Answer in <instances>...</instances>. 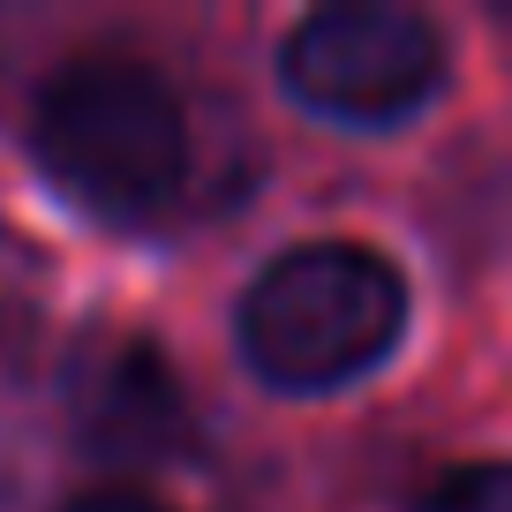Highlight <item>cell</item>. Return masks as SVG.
I'll use <instances>...</instances> for the list:
<instances>
[{"label": "cell", "instance_id": "6da1fadb", "mask_svg": "<svg viewBox=\"0 0 512 512\" xmlns=\"http://www.w3.org/2000/svg\"><path fill=\"white\" fill-rule=\"evenodd\" d=\"M407 272L369 241H294L234 302V354L264 392L324 400L377 377L407 339Z\"/></svg>", "mask_w": 512, "mask_h": 512}, {"label": "cell", "instance_id": "7a4b0ae2", "mask_svg": "<svg viewBox=\"0 0 512 512\" xmlns=\"http://www.w3.org/2000/svg\"><path fill=\"white\" fill-rule=\"evenodd\" d=\"M31 159L98 226H151L189 181V113L151 61L83 53L38 91Z\"/></svg>", "mask_w": 512, "mask_h": 512}, {"label": "cell", "instance_id": "3957f363", "mask_svg": "<svg viewBox=\"0 0 512 512\" xmlns=\"http://www.w3.org/2000/svg\"><path fill=\"white\" fill-rule=\"evenodd\" d=\"M445 31L392 0H332L279 38V91L324 128H407L445 98Z\"/></svg>", "mask_w": 512, "mask_h": 512}, {"label": "cell", "instance_id": "277c9868", "mask_svg": "<svg viewBox=\"0 0 512 512\" xmlns=\"http://www.w3.org/2000/svg\"><path fill=\"white\" fill-rule=\"evenodd\" d=\"M68 415H76V437L98 452V460L136 467V460H166V452H181L189 400H181L174 369L159 362L151 339H106L98 354L76 362Z\"/></svg>", "mask_w": 512, "mask_h": 512}, {"label": "cell", "instance_id": "5b68a950", "mask_svg": "<svg viewBox=\"0 0 512 512\" xmlns=\"http://www.w3.org/2000/svg\"><path fill=\"white\" fill-rule=\"evenodd\" d=\"M415 512H512V460H460L415 497Z\"/></svg>", "mask_w": 512, "mask_h": 512}, {"label": "cell", "instance_id": "8992f818", "mask_svg": "<svg viewBox=\"0 0 512 512\" xmlns=\"http://www.w3.org/2000/svg\"><path fill=\"white\" fill-rule=\"evenodd\" d=\"M61 512H174V505H159L151 490H83V497H68Z\"/></svg>", "mask_w": 512, "mask_h": 512}]
</instances>
